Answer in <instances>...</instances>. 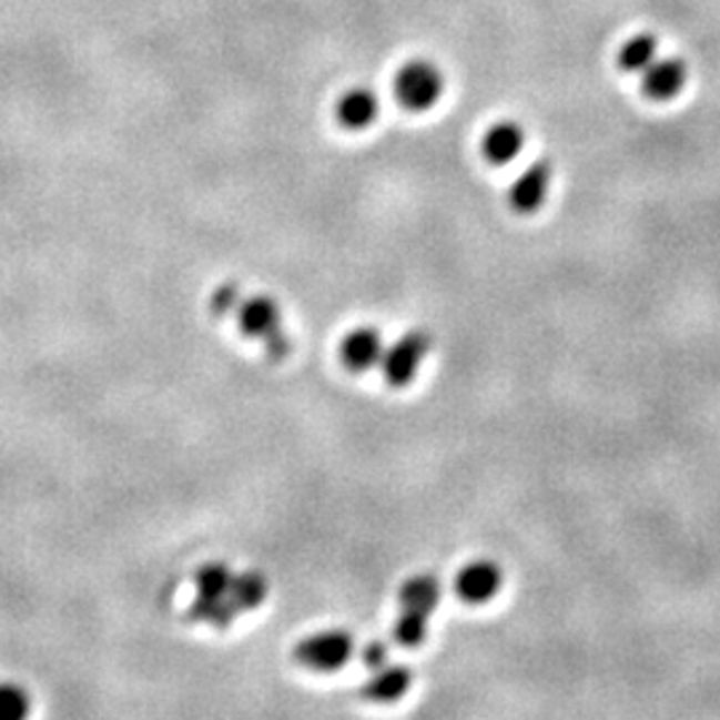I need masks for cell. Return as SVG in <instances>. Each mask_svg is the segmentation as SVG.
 I'll return each mask as SVG.
<instances>
[{
    "mask_svg": "<svg viewBox=\"0 0 720 720\" xmlns=\"http://www.w3.org/2000/svg\"><path fill=\"white\" fill-rule=\"evenodd\" d=\"M446 91V75L429 59L416 57L398 68L393 78L395 102L408 112H427L440 102Z\"/></svg>",
    "mask_w": 720,
    "mask_h": 720,
    "instance_id": "6da1fadb",
    "label": "cell"
},
{
    "mask_svg": "<svg viewBox=\"0 0 720 720\" xmlns=\"http://www.w3.org/2000/svg\"><path fill=\"white\" fill-rule=\"evenodd\" d=\"M355 653V640L347 630L332 627V630H318L313 636L302 638L294 649V659L302 667L315 672H334L342 670Z\"/></svg>",
    "mask_w": 720,
    "mask_h": 720,
    "instance_id": "7a4b0ae2",
    "label": "cell"
},
{
    "mask_svg": "<svg viewBox=\"0 0 720 720\" xmlns=\"http://www.w3.org/2000/svg\"><path fill=\"white\" fill-rule=\"evenodd\" d=\"M429 345H433V339H429V334L422 332V328L406 332L398 342H395V345H389L385 349V358L379 363L382 376H385L387 385L389 387L412 385L416 372H419V366L427 358Z\"/></svg>",
    "mask_w": 720,
    "mask_h": 720,
    "instance_id": "3957f363",
    "label": "cell"
},
{
    "mask_svg": "<svg viewBox=\"0 0 720 720\" xmlns=\"http://www.w3.org/2000/svg\"><path fill=\"white\" fill-rule=\"evenodd\" d=\"M686 85H689V64L676 54H659L651 68L640 75V89L657 104L672 102L683 94Z\"/></svg>",
    "mask_w": 720,
    "mask_h": 720,
    "instance_id": "277c9868",
    "label": "cell"
},
{
    "mask_svg": "<svg viewBox=\"0 0 720 720\" xmlns=\"http://www.w3.org/2000/svg\"><path fill=\"white\" fill-rule=\"evenodd\" d=\"M501 582H505V574H501V566L497 560L475 558L457 571L454 592H457V598L465 600V604L480 606L497 598V592L501 590Z\"/></svg>",
    "mask_w": 720,
    "mask_h": 720,
    "instance_id": "5b68a950",
    "label": "cell"
},
{
    "mask_svg": "<svg viewBox=\"0 0 720 720\" xmlns=\"http://www.w3.org/2000/svg\"><path fill=\"white\" fill-rule=\"evenodd\" d=\"M385 336L374 326H355L339 342V361L347 372L366 374L385 358Z\"/></svg>",
    "mask_w": 720,
    "mask_h": 720,
    "instance_id": "8992f818",
    "label": "cell"
},
{
    "mask_svg": "<svg viewBox=\"0 0 720 720\" xmlns=\"http://www.w3.org/2000/svg\"><path fill=\"white\" fill-rule=\"evenodd\" d=\"M550 184L552 163L534 161L531 166H526L515 176L510 184V193H507V201H510L513 211H518V214H534V211H539L541 203H545L547 193H550Z\"/></svg>",
    "mask_w": 720,
    "mask_h": 720,
    "instance_id": "52a82bcc",
    "label": "cell"
},
{
    "mask_svg": "<svg viewBox=\"0 0 720 720\" xmlns=\"http://www.w3.org/2000/svg\"><path fill=\"white\" fill-rule=\"evenodd\" d=\"M526 148V131L518 121H497L488 125L480 136V155L486 158L491 166H507L515 158L524 153Z\"/></svg>",
    "mask_w": 720,
    "mask_h": 720,
    "instance_id": "ba28073f",
    "label": "cell"
},
{
    "mask_svg": "<svg viewBox=\"0 0 720 720\" xmlns=\"http://www.w3.org/2000/svg\"><path fill=\"white\" fill-rule=\"evenodd\" d=\"M379 97H376V91L368 89V85H353V89H347L334 104L336 121L347 131L368 129V125H374L376 118H379Z\"/></svg>",
    "mask_w": 720,
    "mask_h": 720,
    "instance_id": "9c48e42d",
    "label": "cell"
},
{
    "mask_svg": "<svg viewBox=\"0 0 720 720\" xmlns=\"http://www.w3.org/2000/svg\"><path fill=\"white\" fill-rule=\"evenodd\" d=\"M237 326L254 339H277L281 332V307L270 296H249L235 310Z\"/></svg>",
    "mask_w": 720,
    "mask_h": 720,
    "instance_id": "30bf717a",
    "label": "cell"
},
{
    "mask_svg": "<svg viewBox=\"0 0 720 720\" xmlns=\"http://www.w3.org/2000/svg\"><path fill=\"white\" fill-rule=\"evenodd\" d=\"M659 54H662V51H659V36H653L649 30L632 32V36H627L625 41L619 43L617 68L627 72V75H643Z\"/></svg>",
    "mask_w": 720,
    "mask_h": 720,
    "instance_id": "8fae6325",
    "label": "cell"
},
{
    "mask_svg": "<svg viewBox=\"0 0 720 720\" xmlns=\"http://www.w3.org/2000/svg\"><path fill=\"white\" fill-rule=\"evenodd\" d=\"M412 689V670L403 665H382L363 686V697L372 702H395Z\"/></svg>",
    "mask_w": 720,
    "mask_h": 720,
    "instance_id": "7c38bea8",
    "label": "cell"
},
{
    "mask_svg": "<svg viewBox=\"0 0 720 720\" xmlns=\"http://www.w3.org/2000/svg\"><path fill=\"white\" fill-rule=\"evenodd\" d=\"M398 600H400L403 609H408V611L433 613L435 606L440 604L438 579L429 577V574H416V577H408L406 582L400 585Z\"/></svg>",
    "mask_w": 720,
    "mask_h": 720,
    "instance_id": "4fadbf2b",
    "label": "cell"
},
{
    "mask_svg": "<svg viewBox=\"0 0 720 720\" xmlns=\"http://www.w3.org/2000/svg\"><path fill=\"white\" fill-rule=\"evenodd\" d=\"M267 596V579L260 571H243L235 574L233 587H230V604L235 611L256 609Z\"/></svg>",
    "mask_w": 720,
    "mask_h": 720,
    "instance_id": "5bb4252c",
    "label": "cell"
},
{
    "mask_svg": "<svg viewBox=\"0 0 720 720\" xmlns=\"http://www.w3.org/2000/svg\"><path fill=\"white\" fill-rule=\"evenodd\" d=\"M233 568L220 564H203L195 574V590L201 598H230V587H233Z\"/></svg>",
    "mask_w": 720,
    "mask_h": 720,
    "instance_id": "9a60e30c",
    "label": "cell"
},
{
    "mask_svg": "<svg viewBox=\"0 0 720 720\" xmlns=\"http://www.w3.org/2000/svg\"><path fill=\"white\" fill-rule=\"evenodd\" d=\"M427 619H429V613L403 609V613L398 619H395V625H393V640H395V643L406 646V649H414V646L425 643L427 632H429Z\"/></svg>",
    "mask_w": 720,
    "mask_h": 720,
    "instance_id": "2e32d148",
    "label": "cell"
},
{
    "mask_svg": "<svg viewBox=\"0 0 720 720\" xmlns=\"http://www.w3.org/2000/svg\"><path fill=\"white\" fill-rule=\"evenodd\" d=\"M30 712V693L17 683H0V720H22Z\"/></svg>",
    "mask_w": 720,
    "mask_h": 720,
    "instance_id": "e0dca14e",
    "label": "cell"
},
{
    "mask_svg": "<svg viewBox=\"0 0 720 720\" xmlns=\"http://www.w3.org/2000/svg\"><path fill=\"white\" fill-rule=\"evenodd\" d=\"M361 657H363V662H366L368 670H376V667L387 665V657H389L387 643H379V640H372V643H368L366 649H363Z\"/></svg>",
    "mask_w": 720,
    "mask_h": 720,
    "instance_id": "ac0fdd59",
    "label": "cell"
},
{
    "mask_svg": "<svg viewBox=\"0 0 720 720\" xmlns=\"http://www.w3.org/2000/svg\"><path fill=\"white\" fill-rule=\"evenodd\" d=\"M241 296H237V288L235 286H224L220 292L214 294V310L216 313H230V310H237L241 305Z\"/></svg>",
    "mask_w": 720,
    "mask_h": 720,
    "instance_id": "d6986e66",
    "label": "cell"
}]
</instances>
